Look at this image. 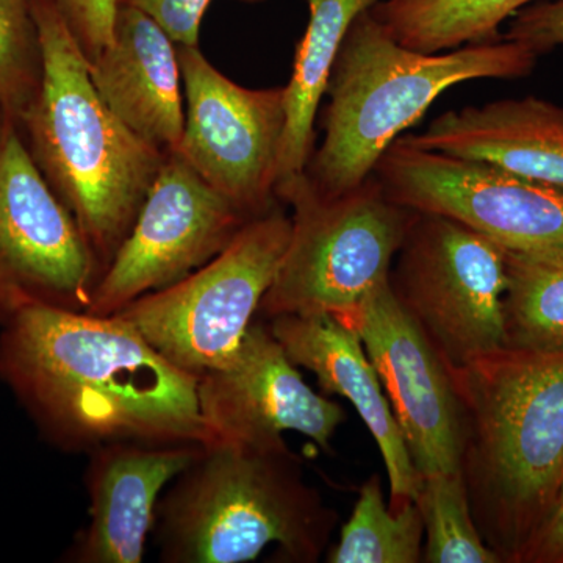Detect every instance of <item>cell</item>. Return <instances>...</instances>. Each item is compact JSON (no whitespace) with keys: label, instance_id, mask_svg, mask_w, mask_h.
<instances>
[{"label":"cell","instance_id":"4316f807","mask_svg":"<svg viewBox=\"0 0 563 563\" xmlns=\"http://www.w3.org/2000/svg\"><path fill=\"white\" fill-rule=\"evenodd\" d=\"M157 22L177 46L198 47L203 14L211 0H118Z\"/></svg>","mask_w":563,"mask_h":563},{"label":"cell","instance_id":"d4e9b609","mask_svg":"<svg viewBox=\"0 0 563 563\" xmlns=\"http://www.w3.org/2000/svg\"><path fill=\"white\" fill-rule=\"evenodd\" d=\"M503 38L525 44L544 55L563 46V0H539L510 18Z\"/></svg>","mask_w":563,"mask_h":563},{"label":"cell","instance_id":"30bf717a","mask_svg":"<svg viewBox=\"0 0 563 563\" xmlns=\"http://www.w3.org/2000/svg\"><path fill=\"white\" fill-rule=\"evenodd\" d=\"M373 176L393 202L453 218L504 250H563V185L421 150L404 136L384 152Z\"/></svg>","mask_w":563,"mask_h":563},{"label":"cell","instance_id":"f1b7e54d","mask_svg":"<svg viewBox=\"0 0 563 563\" xmlns=\"http://www.w3.org/2000/svg\"><path fill=\"white\" fill-rule=\"evenodd\" d=\"M242 3H250V5H255V3L266 2V0H239Z\"/></svg>","mask_w":563,"mask_h":563},{"label":"cell","instance_id":"7402d4cb","mask_svg":"<svg viewBox=\"0 0 563 563\" xmlns=\"http://www.w3.org/2000/svg\"><path fill=\"white\" fill-rule=\"evenodd\" d=\"M424 523L417 503L393 510L385 503L377 474L362 485L357 503L339 543L329 551L331 563H418L422 561Z\"/></svg>","mask_w":563,"mask_h":563},{"label":"cell","instance_id":"f546056e","mask_svg":"<svg viewBox=\"0 0 563 563\" xmlns=\"http://www.w3.org/2000/svg\"><path fill=\"white\" fill-rule=\"evenodd\" d=\"M5 122H7V121H5ZM3 128H5V124H3ZM3 128H2V129H0V135H2Z\"/></svg>","mask_w":563,"mask_h":563},{"label":"cell","instance_id":"6da1fadb","mask_svg":"<svg viewBox=\"0 0 563 563\" xmlns=\"http://www.w3.org/2000/svg\"><path fill=\"white\" fill-rule=\"evenodd\" d=\"M198 380L120 314L40 306L0 328V383L44 442L65 453L117 442L210 444Z\"/></svg>","mask_w":563,"mask_h":563},{"label":"cell","instance_id":"277c9868","mask_svg":"<svg viewBox=\"0 0 563 563\" xmlns=\"http://www.w3.org/2000/svg\"><path fill=\"white\" fill-rule=\"evenodd\" d=\"M157 504L163 563H243L276 544L285 561H320L339 515L307 483L285 440L214 442Z\"/></svg>","mask_w":563,"mask_h":563},{"label":"cell","instance_id":"d6986e66","mask_svg":"<svg viewBox=\"0 0 563 563\" xmlns=\"http://www.w3.org/2000/svg\"><path fill=\"white\" fill-rule=\"evenodd\" d=\"M379 0H307L309 24L296 46L287 91L276 192L306 173L314 144V120L333 63L352 22Z\"/></svg>","mask_w":563,"mask_h":563},{"label":"cell","instance_id":"44dd1931","mask_svg":"<svg viewBox=\"0 0 563 563\" xmlns=\"http://www.w3.org/2000/svg\"><path fill=\"white\" fill-rule=\"evenodd\" d=\"M506 347L563 350V250H506Z\"/></svg>","mask_w":563,"mask_h":563},{"label":"cell","instance_id":"5b68a950","mask_svg":"<svg viewBox=\"0 0 563 563\" xmlns=\"http://www.w3.org/2000/svg\"><path fill=\"white\" fill-rule=\"evenodd\" d=\"M539 55L501 38L448 54L401 46L372 11H363L344 36L325 95L324 139L306 176L314 190L335 198L361 187L401 132L424 117L448 88L477 79L531 76Z\"/></svg>","mask_w":563,"mask_h":563},{"label":"cell","instance_id":"8fae6325","mask_svg":"<svg viewBox=\"0 0 563 563\" xmlns=\"http://www.w3.org/2000/svg\"><path fill=\"white\" fill-rule=\"evenodd\" d=\"M185 124L177 154L250 218L276 206L285 122V87H242L198 47L177 46Z\"/></svg>","mask_w":563,"mask_h":563},{"label":"cell","instance_id":"9c48e42d","mask_svg":"<svg viewBox=\"0 0 563 563\" xmlns=\"http://www.w3.org/2000/svg\"><path fill=\"white\" fill-rule=\"evenodd\" d=\"M101 263L13 121L0 135V328L31 307L88 312Z\"/></svg>","mask_w":563,"mask_h":563},{"label":"cell","instance_id":"e0dca14e","mask_svg":"<svg viewBox=\"0 0 563 563\" xmlns=\"http://www.w3.org/2000/svg\"><path fill=\"white\" fill-rule=\"evenodd\" d=\"M102 102L165 154L177 151L185 109L177 44L143 11L118 2L110 43L90 62Z\"/></svg>","mask_w":563,"mask_h":563},{"label":"cell","instance_id":"52a82bcc","mask_svg":"<svg viewBox=\"0 0 563 563\" xmlns=\"http://www.w3.org/2000/svg\"><path fill=\"white\" fill-rule=\"evenodd\" d=\"M291 217L274 206L172 287L147 292L114 314L131 322L163 357L192 376L235 357L287 251Z\"/></svg>","mask_w":563,"mask_h":563},{"label":"cell","instance_id":"ba28073f","mask_svg":"<svg viewBox=\"0 0 563 563\" xmlns=\"http://www.w3.org/2000/svg\"><path fill=\"white\" fill-rule=\"evenodd\" d=\"M388 284L448 368L506 347V250L468 225L415 211Z\"/></svg>","mask_w":563,"mask_h":563},{"label":"cell","instance_id":"3957f363","mask_svg":"<svg viewBox=\"0 0 563 563\" xmlns=\"http://www.w3.org/2000/svg\"><path fill=\"white\" fill-rule=\"evenodd\" d=\"M41 80L21 121L32 157L84 233L102 273L132 231L165 152L102 102L90 60L55 0H31Z\"/></svg>","mask_w":563,"mask_h":563},{"label":"cell","instance_id":"4fadbf2b","mask_svg":"<svg viewBox=\"0 0 563 563\" xmlns=\"http://www.w3.org/2000/svg\"><path fill=\"white\" fill-rule=\"evenodd\" d=\"M336 318L361 336L417 472H461L462 409L453 376L388 280Z\"/></svg>","mask_w":563,"mask_h":563},{"label":"cell","instance_id":"ffe728a7","mask_svg":"<svg viewBox=\"0 0 563 563\" xmlns=\"http://www.w3.org/2000/svg\"><path fill=\"white\" fill-rule=\"evenodd\" d=\"M539 0H379L372 14L407 49L440 54L503 38L501 24Z\"/></svg>","mask_w":563,"mask_h":563},{"label":"cell","instance_id":"8992f818","mask_svg":"<svg viewBox=\"0 0 563 563\" xmlns=\"http://www.w3.org/2000/svg\"><path fill=\"white\" fill-rule=\"evenodd\" d=\"M276 198L290 203L291 235L258 310L266 320L351 312L388 280L415 217V210L393 202L374 176L325 198L303 173Z\"/></svg>","mask_w":563,"mask_h":563},{"label":"cell","instance_id":"603a6c76","mask_svg":"<svg viewBox=\"0 0 563 563\" xmlns=\"http://www.w3.org/2000/svg\"><path fill=\"white\" fill-rule=\"evenodd\" d=\"M418 507L424 523L428 563H499L474 523L468 492L461 472L422 477Z\"/></svg>","mask_w":563,"mask_h":563},{"label":"cell","instance_id":"2e32d148","mask_svg":"<svg viewBox=\"0 0 563 563\" xmlns=\"http://www.w3.org/2000/svg\"><path fill=\"white\" fill-rule=\"evenodd\" d=\"M268 325L288 358L312 372L322 391L342 396L357 410L383 454L391 509L417 503L422 476L415 468L379 374L358 333L331 313L280 314Z\"/></svg>","mask_w":563,"mask_h":563},{"label":"cell","instance_id":"ac0fdd59","mask_svg":"<svg viewBox=\"0 0 563 563\" xmlns=\"http://www.w3.org/2000/svg\"><path fill=\"white\" fill-rule=\"evenodd\" d=\"M404 139L421 150L563 185V107L536 96L446 111L424 132Z\"/></svg>","mask_w":563,"mask_h":563},{"label":"cell","instance_id":"83f0119b","mask_svg":"<svg viewBox=\"0 0 563 563\" xmlns=\"http://www.w3.org/2000/svg\"><path fill=\"white\" fill-rule=\"evenodd\" d=\"M518 562L563 563V483L550 514L526 543Z\"/></svg>","mask_w":563,"mask_h":563},{"label":"cell","instance_id":"cb8c5ba5","mask_svg":"<svg viewBox=\"0 0 563 563\" xmlns=\"http://www.w3.org/2000/svg\"><path fill=\"white\" fill-rule=\"evenodd\" d=\"M41 51L31 0H0V110L21 120L38 92Z\"/></svg>","mask_w":563,"mask_h":563},{"label":"cell","instance_id":"7a4b0ae2","mask_svg":"<svg viewBox=\"0 0 563 563\" xmlns=\"http://www.w3.org/2000/svg\"><path fill=\"white\" fill-rule=\"evenodd\" d=\"M450 372L474 523L503 562H518L563 483V350L503 347Z\"/></svg>","mask_w":563,"mask_h":563},{"label":"cell","instance_id":"5bb4252c","mask_svg":"<svg viewBox=\"0 0 563 563\" xmlns=\"http://www.w3.org/2000/svg\"><path fill=\"white\" fill-rule=\"evenodd\" d=\"M198 402L211 443L266 442L292 431L329 450L346 420L339 404L306 384L262 321L252 322L229 365L199 377Z\"/></svg>","mask_w":563,"mask_h":563},{"label":"cell","instance_id":"484cf974","mask_svg":"<svg viewBox=\"0 0 563 563\" xmlns=\"http://www.w3.org/2000/svg\"><path fill=\"white\" fill-rule=\"evenodd\" d=\"M70 31L87 55L95 60L113 35L118 0H55Z\"/></svg>","mask_w":563,"mask_h":563},{"label":"cell","instance_id":"7c38bea8","mask_svg":"<svg viewBox=\"0 0 563 563\" xmlns=\"http://www.w3.org/2000/svg\"><path fill=\"white\" fill-rule=\"evenodd\" d=\"M252 218L168 152L132 231L96 285L87 313L110 317L213 261Z\"/></svg>","mask_w":563,"mask_h":563},{"label":"cell","instance_id":"9a60e30c","mask_svg":"<svg viewBox=\"0 0 563 563\" xmlns=\"http://www.w3.org/2000/svg\"><path fill=\"white\" fill-rule=\"evenodd\" d=\"M203 446L117 442L88 453L84 484L90 498V523L76 533L63 562L141 563L162 492L199 457Z\"/></svg>","mask_w":563,"mask_h":563}]
</instances>
